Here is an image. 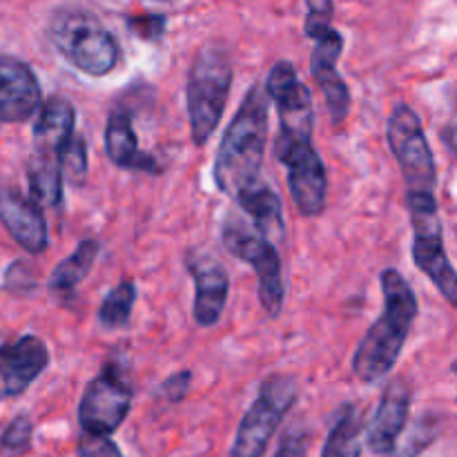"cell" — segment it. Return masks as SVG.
<instances>
[{"mask_svg":"<svg viewBox=\"0 0 457 457\" xmlns=\"http://www.w3.org/2000/svg\"><path fill=\"white\" fill-rule=\"evenodd\" d=\"M384 295V311L366 330L360 346L353 353V375L364 384H375L386 378L397 364L413 321L418 320V297L400 270L386 268L379 275Z\"/></svg>","mask_w":457,"mask_h":457,"instance_id":"6da1fadb","label":"cell"},{"mask_svg":"<svg viewBox=\"0 0 457 457\" xmlns=\"http://www.w3.org/2000/svg\"><path fill=\"white\" fill-rule=\"evenodd\" d=\"M268 137V94L254 85L237 107L214 159L212 177L223 195L237 196L262 181Z\"/></svg>","mask_w":457,"mask_h":457,"instance_id":"7a4b0ae2","label":"cell"},{"mask_svg":"<svg viewBox=\"0 0 457 457\" xmlns=\"http://www.w3.org/2000/svg\"><path fill=\"white\" fill-rule=\"evenodd\" d=\"M230 52L221 40H208L192 61L186 89L190 137L196 147H204L221 123L230 96Z\"/></svg>","mask_w":457,"mask_h":457,"instance_id":"3957f363","label":"cell"},{"mask_svg":"<svg viewBox=\"0 0 457 457\" xmlns=\"http://www.w3.org/2000/svg\"><path fill=\"white\" fill-rule=\"evenodd\" d=\"M49 40L62 58L87 76H105L119 65L120 47L96 13L61 7L47 25Z\"/></svg>","mask_w":457,"mask_h":457,"instance_id":"277c9868","label":"cell"},{"mask_svg":"<svg viewBox=\"0 0 457 457\" xmlns=\"http://www.w3.org/2000/svg\"><path fill=\"white\" fill-rule=\"evenodd\" d=\"M413 226V262L433 281L442 297L457 308V272L445 250L442 219L431 192H406Z\"/></svg>","mask_w":457,"mask_h":457,"instance_id":"5b68a950","label":"cell"},{"mask_svg":"<svg viewBox=\"0 0 457 457\" xmlns=\"http://www.w3.org/2000/svg\"><path fill=\"white\" fill-rule=\"evenodd\" d=\"M297 397L299 386L295 378L279 373L270 375L259 386L257 397L237 428L230 457H263L272 436L295 406Z\"/></svg>","mask_w":457,"mask_h":457,"instance_id":"8992f818","label":"cell"},{"mask_svg":"<svg viewBox=\"0 0 457 457\" xmlns=\"http://www.w3.org/2000/svg\"><path fill=\"white\" fill-rule=\"evenodd\" d=\"M221 241L230 254L239 262L250 263L259 281V302L270 317H279L284 311V275H281V257L268 237H263L253 223L239 217H228L223 223Z\"/></svg>","mask_w":457,"mask_h":457,"instance_id":"52a82bcc","label":"cell"},{"mask_svg":"<svg viewBox=\"0 0 457 457\" xmlns=\"http://www.w3.org/2000/svg\"><path fill=\"white\" fill-rule=\"evenodd\" d=\"M386 138L393 156L400 163L406 192H431L433 195L437 179L436 156L428 145L418 112L406 103H397L388 116Z\"/></svg>","mask_w":457,"mask_h":457,"instance_id":"ba28073f","label":"cell"},{"mask_svg":"<svg viewBox=\"0 0 457 457\" xmlns=\"http://www.w3.org/2000/svg\"><path fill=\"white\" fill-rule=\"evenodd\" d=\"M275 156L288 172V190L303 217H320L326 208L328 177L312 138H281L275 141Z\"/></svg>","mask_w":457,"mask_h":457,"instance_id":"9c48e42d","label":"cell"},{"mask_svg":"<svg viewBox=\"0 0 457 457\" xmlns=\"http://www.w3.org/2000/svg\"><path fill=\"white\" fill-rule=\"evenodd\" d=\"M132 409V386L116 366H103L87 384L79 404V422L83 433L110 437Z\"/></svg>","mask_w":457,"mask_h":457,"instance_id":"30bf717a","label":"cell"},{"mask_svg":"<svg viewBox=\"0 0 457 457\" xmlns=\"http://www.w3.org/2000/svg\"><path fill=\"white\" fill-rule=\"evenodd\" d=\"M266 94L277 105L281 138H312L315 107L306 85L290 61H277L266 80Z\"/></svg>","mask_w":457,"mask_h":457,"instance_id":"8fae6325","label":"cell"},{"mask_svg":"<svg viewBox=\"0 0 457 457\" xmlns=\"http://www.w3.org/2000/svg\"><path fill=\"white\" fill-rule=\"evenodd\" d=\"M344 49V36L337 29H328L324 36L315 40V49L311 54V71L312 79L320 83L321 92H324L326 105H328V114L333 125H342L346 120L348 112H351V89H348L346 80L337 71L339 56Z\"/></svg>","mask_w":457,"mask_h":457,"instance_id":"7c38bea8","label":"cell"},{"mask_svg":"<svg viewBox=\"0 0 457 457\" xmlns=\"http://www.w3.org/2000/svg\"><path fill=\"white\" fill-rule=\"evenodd\" d=\"M40 85L27 62L0 56V120L21 123L40 110Z\"/></svg>","mask_w":457,"mask_h":457,"instance_id":"4fadbf2b","label":"cell"},{"mask_svg":"<svg viewBox=\"0 0 457 457\" xmlns=\"http://www.w3.org/2000/svg\"><path fill=\"white\" fill-rule=\"evenodd\" d=\"M47 364V346L34 335L0 346V397H16L25 393Z\"/></svg>","mask_w":457,"mask_h":457,"instance_id":"5bb4252c","label":"cell"},{"mask_svg":"<svg viewBox=\"0 0 457 457\" xmlns=\"http://www.w3.org/2000/svg\"><path fill=\"white\" fill-rule=\"evenodd\" d=\"M411 386L402 378H395L382 393L378 411L366 431V445L375 455H388L395 451L397 440L406 428L411 413Z\"/></svg>","mask_w":457,"mask_h":457,"instance_id":"9a60e30c","label":"cell"},{"mask_svg":"<svg viewBox=\"0 0 457 457\" xmlns=\"http://www.w3.org/2000/svg\"><path fill=\"white\" fill-rule=\"evenodd\" d=\"M0 221L27 253L40 254L47 248L49 235L43 210L16 187L0 186Z\"/></svg>","mask_w":457,"mask_h":457,"instance_id":"2e32d148","label":"cell"},{"mask_svg":"<svg viewBox=\"0 0 457 457\" xmlns=\"http://www.w3.org/2000/svg\"><path fill=\"white\" fill-rule=\"evenodd\" d=\"M195 279V306L192 315L201 328H210L221 320L230 293V277L226 268L210 257H195L187 263Z\"/></svg>","mask_w":457,"mask_h":457,"instance_id":"e0dca14e","label":"cell"},{"mask_svg":"<svg viewBox=\"0 0 457 457\" xmlns=\"http://www.w3.org/2000/svg\"><path fill=\"white\" fill-rule=\"evenodd\" d=\"M105 152L112 163L120 170H132V172H159V163L152 154L138 147V138L134 134L132 114L123 105L114 107L107 116L105 125Z\"/></svg>","mask_w":457,"mask_h":457,"instance_id":"ac0fdd59","label":"cell"},{"mask_svg":"<svg viewBox=\"0 0 457 457\" xmlns=\"http://www.w3.org/2000/svg\"><path fill=\"white\" fill-rule=\"evenodd\" d=\"M76 110L65 96H52L40 107L34 125V145L38 154L54 156L61 161V152L74 138Z\"/></svg>","mask_w":457,"mask_h":457,"instance_id":"d6986e66","label":"cell"},{"mask_svg":"<svg viewBox=\"0 0 457 457\" xmlns=\"http://www.w3.org/2000/svg\"><path fill=\"white\" fill-rule=\"evenodd\" d=\"M237 204L250 217L253 226L268 239H284L286 223L281 214V201L277 192L263 181L254 183L253 187L237 196Z\"/></svg>","mask_w":457,"mask_h":457,"instance_id":"ffe728a7","label":"cell"},{"mask_svg":"<svg viewBox=\"0 0 457 457\" xmlns=\"http://www.w3.org/2000/svg\"><path fill=\"white\" fill-rule=\"evenodd\" d=\"M98 253H101V244L96 239L80 241L74 253L54 268L52 277H49V290L56 295L74 293L76 286L89 275L92 266L96 263Z\"/></svg>","mask_w":457,"mask_h":457,"instance_id":"44dd1931","label":"cell"},{"mask_svg":"<svg viewBox=\"0 0 457 457\" xmlns=\"http://www.w3.org/2000/svg\"><path fill=\"white\" fill-rule=\"evenodd\" d=\"M27 177H29V195L31 201L47 208H56L62 201V170L61 161L54 156H45L34 152L29 165H27Z\"/></svg>","mask_w":457,"mask_h":457,"instance_id":"7402d4cb","label":"cell"},{"mask_svg":"<svg viewBox=\"0 0 457 457\" xmlns=\"http://www.w3.org/2000/svg\"><path fill=\"white\" fill-rule=\"evenodd\" d=\"M361 415L355 404H344L326 437L321 457H361Z\"/></svg>","mask_w":457,"mask_h":457,"instance_id":"603a6c76","label":"cell"},{"mask_svg":"<svg viewBox=\"0 0 457 457\" xmlns=\"http://www.w3.org/2000/svg\"><path fill=\"white\" fill-rule=\"evenodd\" d=\"M134 303H137V288H134L132 281H120L119 286H114L98 308V321H101L103 328H123L129 321Z\"/></svg>","mask_w":457,"mask_h":457,"instance_id":"cb8c5ba5","label":"cell"},{"mask_svg":"<svg viewBox=\"0 0 457 457\" xmlns=\"http://www.w3.org/2000/svg\"><path fill=\"white\" fill-rule=\"evenodd\" d=\"M61 170L62 179H67L71 186H80L87 179V143H85V138L80 134H74V138L62 147Z\"/></svg>","mask_w":457,"mask_h":457,"instance_id":"d4e9b609","label":"cell"},{"mask_svg":"<svg viewBox=\"0 0 457 457\" xmlns=\"http://www.w3.org/2000/svg\"><path fill=\"white\" fill-rule=\"evenodd\" d=\"M335 4L328 0H320V3H308L306 4V22H303V31L308 38L317 40L324 36L326 31L333 29L330 27V18H333Z\"/></svg>","mask_w":457,"mask_h":457,"instance_id":"484cf974","label":"cell"},{"mask_svg":"<svg viewBox=\"0 0 457 457\" xmlns=\"http://www.w3.org/2000/svg\"><path fill=\"white\" fill-rule=\"evenodd\" d=\"M31 431H34V427H31L29 418L22 415V418H16L12 424H9V428L4 431L0 445H3L4 451H12V453L25 451L31 442Z\"/></svg>","mask_w":457,"mask_h":457,"instance_id":"4316f807","label":"cell"},{"mask_svg":"<svg viewBox=\"0 0 457 457\" xmlns=\"http://www.w3.org/2000/svg\"><path fill=\"white\" fill-rule=\"evenodd\" d=\"M79 455L80 457H123L119 446L110 440V437L87 436L83 433L79 440Z\"/></svg>","mask_w":457,"mask_h":457,"instance_id":"83f0119b","label":"cell"},{"mask_svg":"<svg viewBox=\"0 0 457 457\" xmlns=\"http://www.w3.org/2000/svg\"><path fill=\"white\" fill-rule=\"evenodd\" d=\"M308 455V433L302 428H290L279 442L275 457H306Z\"/></svg>","mask_w":457,"mask_h":457,"instance_id":"f1b7e54d","label":"cell"},{"mask_svg":"<svg viewBox=\"0 0 457 457\" xmlns=\"http://www.w3.org/2000/svg\"><path fill=\"white\" fill-rule=\"evenodd\" d=\"M192 384V373L190 370H181V373H174L161 384V395L170 402H181L187 395Z\"/></svg>","mask_w":457,"mask_h":457,"instance_id":"f546056e","label":"cell"},{"mask_svg":"<svg viewBox=\"0 0 457 457\" xmlns=\"http://www.w3.org/2000/svg\"><path fill=\"white\" fill-rule=\"evenodd\" d=\"M165 25V16H138L129 18V27L138 34V38H156Z\"/></svg>","mask_w":457,"mask_h":457,"instance_id":"4dcf8cb0","label":"cell"},{"mask_svg":"<svg viewBox=\"0 0 457 457\" xmlns=\"http://www.w3.org/2000/svg\"><path fill=\"white\" fill-rule=\"evenodd\" d=\"M442 138H445L446 147H449V150L457 156V123H455V120H453V123L446 125L445 129H442Z\"/></svg>","mask_w":457,"mask_h":457,"instance_id":"1f68e13d","label":"cell"},{"mask_svg":"<svg viewBox=\"0 0 457 457\" xmlns=\"http://www.w3.org/2000/svg\"><path fill=\"white\" fill-rule=\"evenodd\" d=\"M453 370H455V373H457V361H455V364H453Z\"/></svg>","mask_w":457,"mask_h":457,"instance_id":"d6a6232c","label":"cell"}]
</instances>
